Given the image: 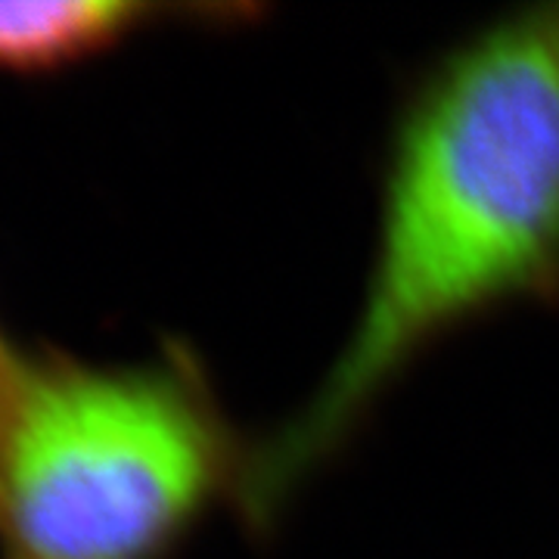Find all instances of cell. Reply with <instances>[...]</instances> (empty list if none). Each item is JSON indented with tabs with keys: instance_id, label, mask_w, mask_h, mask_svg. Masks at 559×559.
Wrapping results in <instances>:
<instances>
[{
	"instance_id": "6da1fadb",
	"label": "cell",
	"mask_w": 559,
	"mask_h": 559,
	"mask_svg": "<svg viewBox=\"0 0 559 559\" xmlns=\"http://www.w3.org/2000/svg\"><path fill=\"white\" fill-rule=\"evenodd\" d=\"M559 289V3L481 28L401 116L370 286L318 392L242 466L274 520L423 348L463 320Z\"/></svg>"
},
{
	"instance_id": "277c9868",
	"label": "cell",
	"mask_w": 559,
	"mask_h": 559,
	"mask_svg": "<svg viewBox=\"0 0 559 559\" xmlns=\"http://www.w3.org/2000/svg\"><path fill=\"white\" fill-rule=\"evenodd\" d=\"M16 360H20V355H13V352H10V345H7L3 336H0V392H3V385L10 382V377H13Z\"/></svg>"
},
{
	"instance_id": "7a4b0ae2",
	"label": "cell",
	"mask_w": 559,
	"mask_h": 559,
	"mask_svg": "<svg viewBox=\"0 0 559 559\" xmlns=\"http://www.w3.org/2000/svg\"><path fill=\"white\" fill-rule=\"evenodd\" d=\"M242 479L183 352L103 367L20 358L0 392V540L13 559H162Z\"/></svg>"
},
{
	"instance_id": "3957f363",
	"label": "cell",
	"mask_w": 559,
	"mask_h": 559,
	"mask_svg": "<svg viewBox=\"0 0 559 559\" xmlns=\"http://www.w3.org/2000/svg\"><path fill=\"white\" fill-rule=\"evenodd\" d=\"M168 7L131 0H22L0 3V72L44 75L97 57L143 32Z\"/></svg>"
}]
</instances>
